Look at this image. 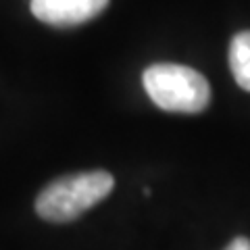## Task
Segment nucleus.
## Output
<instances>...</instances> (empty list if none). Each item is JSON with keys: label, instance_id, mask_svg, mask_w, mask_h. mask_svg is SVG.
I'll use <instances>...</instances> for the list:
<instances>
[{"label": "nucleus", "instance_id": "nucleus-1", "mask_svg": "<svg viewBox=\"0 0 250 250\" xmlns=\"http://www.w3.org/2000/svg\"><path fill=\"white\" fill-rule=\"evenodd\" d=\"M115 188L108 171H83L54 179L36 198V213L50 223H69L104 200Z\"/></svg>", "mask_w": 250, "mask_h": 250}, {"label": "nucleus", "instance_id": "nucleus-2", "mask_svg": "<svg viewBox=\"0 0 250 250\" xmlns=\"http://www.w3.org/2000/svg\"><path fill=\"white\" fill-rule=\"evenodd\" d=\"M152 103L167 113H202L210 104V85L200 71L177 62H156L142 73Z\"/></svg>", "mask_w": 250, "mask_h": 250}, {"label": "nucleus", "instance_id": "nucleus-3", "mask_svg": "<svg viewBox=\"0 0 250 250\" xmlns=\"http://www.w3.org/2000/svg\"><path fill=\"white\" fill-rule=\"evenodd\" d=\"M111 0H29L31 15L52 27H75L103 13Z\"/></svg>", "mask_w": 250, "mask_h": 250}, {"label": "nucleus", "instance_id": "nucleus-4", "mask_svg": "<svg viewBox=\"0 0 250 250\" xmlns=\"http://www.w3.org/2000/svg\"><path fill=\"white\" fill-rule=\"evenodd\" d=\"M229 69L240 88L250 92V29L240 31L231 38Z\"/></svg>", "mask_w": 250, "mask_h": 250}, {"label": "nucleus", "instance_id": "nucleus-5", "mask_svg": "<svg viewBox=\"0 0 250 250\" xmlns=\"http://www.w3.org/2000/svg\"><path fill=\"white\" fill-rule=\"evenodd\" d=\"M223 250H250V240L244 236H238V238H233Z\"/></svg>", "mask_w": 250, "mask_h": 250}]
</instances>
